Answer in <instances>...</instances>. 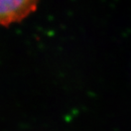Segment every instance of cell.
I'll return each instance as SVG.
<instances>
[{
  "instance_id": "6da1fadb",
  "label": "cell",
  "mask_w": 131,
  "mask_h": 131,
  "mask_svg": "<svg viewBox=\"0 0 131 131\" xmlns=\"http://www.w3.org/2000/svg\"><path fill=\"white\" fill-rule=\"evenodd\" d=\"M39 0H0V26L9 27L34 13Z\"/></svg>"
}]
</instances>
